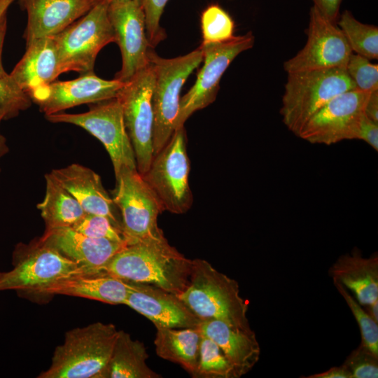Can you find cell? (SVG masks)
Returning <instances> with one entry per match:
<instances>
[{"mask_svg":"<svg viewBox=\"0 0 378 378\" xmlns=\"http://www.w3.org/2000/svg\"><path fill=\"white\" fill-rule=\"evenodd\" d=\"M108 16L122 56V67L114 78L126 83L149 62L148 54L152 48L142 4L135 1L110 3Z\"/></svg>","mask_w":378,"mask_h":378,"instance_id":"obj_15","label":"cell"},{"mask_svg":"<svg viewBox=\"0 0 378 378\" xmlns=\"http://www.w3.org/2000/svg\"><path fill=\"white\" fill-rule=\"evenodd\" d=\"M41 239L76 262L88 274L102 272V267L127 244L90 237L70 227L46 229Z\"/></svg>","mask_w":378,"mask_h":378,"instance_id":"obj_18","label":"cell"},{"mask_svg":"<svg viewBox=\"0 0 378 378\" xmlns=\"http://www.w3.org/2000/svg\"><path fill=\"white\" fill-rule=\"evenodd\" d=\"M329 276L353 293L358 303L365 306L378 300V255L364 257L355 247L340 255L330 266Z\"/></svg>","mask_w":378,"mask_h":378,"instance_id":"obj_21","label":"cell"},{"mask_svg":"<svg viewBox=\"0 0 378 378\" xmlns=\"http://www.w3.org/2000/svg\"><path fill=\"white\" fill-rule=\"evenodd\" d=\"M46 193L36 206L46 229L71 227L85 214L77 200L50 173L45 175Z\"/></svg>","mask_w":378,"mask_h":378,"instance_id":"obj_27","label":"cell"},{"mask_svg":"<svg viewBox=\"0 0 378 378\" xmlns=\"http://www.w3.org/2000/svg\"><path fill=\"white\" fill-rule=\"evenodd\" d=\"M366 312L377 322H378V300L363 306Z\"/></svg>","mask_w":378,"mask_h":378,"instance_id":"obj_41","label":"cell"},{"mask_svg":"<svg viewBox=\"0 0 378 378\" xmlns=\"http://www.w3.org/2000/svg\"><path fill=\"white\" fill-rule=\"evenodd\" d=\"M255 37L251 31L220 43H202L204 64L190 90L180 99L175 130L183 127L195 111L213 103L223 74L236 57L252 48Z\"/></svg>","mask_w":378,"mask_h":378,"instance_id":"obj_12","label":"cell"},{"mask_svg":"<svg viewBox=\"0 0 378 378\" xmlns=\"http://www.w3.org/2000/svg\"><path fill=\"white\" fill-rule=\"evenodd\" d=\"M345 70L355 85V89L372 92L378 90V65L370 59L352 52Z\"/></svg>","mask_w":378,"mask_h":378,"instance_id":"obj_34","label":"cell"},{"mask_svg":"<svg viewBox=\"0 0 378 378\" xmlns=\"http://www.w3.org/2000/svg\"><path fill=\"white\" fill-rule=\"evenodd\" d=\"M197 328L220 347L237 378L251 371L258 362L260 347L253 330H240L220 320L201 321Z\"/></svg>","mask_w":378,"mask_h":378,"instance_id":"obj_22","label":"cell"},{"mask_svg":"<svg viewBox=\"0 0 378 378\" xmlns=\"http://www.w3.org/2000/svg\"><path fill=\"white\" fill-rule=\"evenodd\" d=\"M97 104L85 113L59 112L46 117L51 122L68 123L82 127L99 139L111 158L115 174L123 167L136 169L119 99L115 97Z\"/></svg>","mask_w":378,"mask_h":378,"instance_id":"obj_11","label":"cell"},{"mask_svg":"<svg viewBox=\"0 0 378 378\" xmlns=\"http://www.w3.org/2000/svg\"><path fill=\"white\" fill-rule=\"evenodd\" d=\"M304 47L284 63L286 72L345 69L352 51L342 31L315 6L309 13Z\"/></svg>","mask_w":378,"mask_h":378,"instance_id":"obj_14","label":"cell"},{"mask_svg":"<svg viewBox=\"0 0 378 378\" xmlns=\"http://www.w3.org/2000/svg\"><path fill=\"white\" fill-rule=\"evenodd\" d=\"M342 365L352 378L378 377V356L361 344L349 354Z\"/></svg>","mask_w":378,"mask_h":378,"instance_id":"obj_35","label":"cell"},{"mask_svg":"<svg viewBox=\"0 0 378 378\" xmlns=\"http://www.w3.org/2000/svg\"><path fill=\"white\" fill-rule=\"evenodd\" d=\"M129 289L128 281L101 272L66 278L44 289L41 295H65L111 304H125Z\"/></svg>","mask_w":378,"mask_h":378,"instance_id":"obj_24","label":"cell"},{"mask_svg":"<svg viewBox=\"0 0 378 378\" xmlns=\"http://www.w3.org/2000/svg\"><path fill=\"white\" fill-rule=\"evenodd\" d=\"M0 274H1V272H0Z\"/></svg>","mask_w":378,"mask_h":378,"instance_id":"obj_44","label":"cell"},{"mask_svg":"<svg viewBox=\"0 0 378 378\" xmlns=\"http://www.w3.org/2000/svg\"><path fill=\"white\" fill-rule=\"evenodd\" d=\"M370 92L352 89L334 97L307 121L298 136L310 144L327 146L356 139Z\"/></svg>","mask_w":378,"mask_h":378,"instance_id":"obj_13","label":"cell"},{"mask_svg":"<svg viewBox=\"0 0 378 378\" xmlns=\"http://www.w3.org/2000/svg\"><path fill=\"white\" fill-rule=\"evenodd\" d=\"M203 57L200 47L171 59L161 57L154 48H150L148 57L155 76L152 94L153 156L164 148L174 133L181 88L203 61Z\"/></svg>","mask_w":378,"mask_h":378,"instance_id":"obj_4","label":"cell"},{"mask_svg":"<svg viewBox=\"0 0 378 378\" xmlns=\"http://www.w3.org/2000/svg\"><path fill=\"white\" fill-rule=\"evenodd\" d=\"M144 344L129 333L118 330V336L101 378H159L160 374L147 365Z\"/></svg>","mask_w":378,"mask_h":378,"instance_id":"obj_25","label":"cell"},{"mask_svg":"<svg viewBox=\"0 0 378 378\" xmlns=\"http://www.w3.org/2000/svg\"><path fill=\"white\" fill-rule=\"evenodd\" d=\"M157 355L180 365L193 377L198 363L202 333L198 328H156Z\"/></svg>","mask_w":378,"mask_h":378,"instance_id":"obj_26","label":"cell"},{"mask_svg":"<svg viewBox=\"0 0 378 378\" xmlns=\"http://www.w3.org/2000/svg\"><path fill=\"white\" fill-rule=\"evenodd\" d=\"M15 0H0V110L4 120L15 117L31 106V99L8 74L2 64V48L6 29V13Z\"/></svg>","mask_w":378,"mask_h":378,"instance_id":"obj_28","label":"cell"},{"mask_svg":"<svg viewBox=\"0 0 378 378\" xmlns=\"http://www.w3.org/2000/svg\"><path fill=\"white\" fill-rule=\"evenodd\" d=\"M314 6L328 20L337 23L342 0H312Z\"/></svg>","mask_w":378,"mask_h":378,"instance_id":"obj_38","label":"cell"},{"mask_svg":"<svg viewBox=\"0 0 378 378\" xmlns=\"http://www.w3.org/2000/svg\"><path fill=\"white\" fill-rule=\"evenodd\" d=\"M184 126L175 130L164 148L153 158L143 178L158 198L164 211L186 213L192 206L189 185L190 162Z\"/></svg>","mask_w":378,"mask_h":378,"instance_id":"obj_9","label":"cell"},{"mask_svg":"<svg viewBox=\"0 0 378 378\" xmlns=\"http://www.w3.org/2000/svg\"><path fill=\"white\" fill-rule=\"evenodd\" d=\"M192 260L167 239L126 244L102 268L122 280L155 286L176 295L187 286Z\"/></svg>","mask_w":378,"mask_h":378,"instance_id":"obj_1","label":"cell"},{"mask_svg":"<svg viewBox=\"0 0 378 378\" xmlns=\"http://www.w3.org/2000/svg\"><path fill=\"white\" fill-rule=\"evenodd\" d=\"M125 84L115 78L102 79L91 72L74 80L53 81L34 90L29 97L48 115L78 105L115 98Z\"/></svg>","mask_w":378,"mask_h":378,"instance_id":"obj_16","label":"cell"},{"mask_svg":"<svg viewBox=\"0 0 378 378\" xmlns=\"http://www.w3.org/2000/svg\"><path fill=\"white\" fill-rule=\"evenodd\" d=\"M118 330L112 323L96 322L65 333L50 366L38 378H101Z\"/></svg>","mask_w":378,"mask_h":378,"instance_id":"obj_3","label":"cell"},{"mask_svg":"<svg viewBox=\"0 0 378 378\" xmlns=\"http://www.w3.org/2000/svg\"><path fill=\"white\" fill-rule=\"evenodd\" d=\"M355 89L345 69L288 73L280 113L291 132L298 136L307 121L332 98Z\"/></svg>","mask_w":378,"mask_h":378,"instance_id":"obj_5","label":"cell"},{"mask_svg":"<svg viewBox=\"0 0 378 378\" xmlns=\"http://www.w3.org/2000/svg\"><path fill=\"white\" fill-rule=\"evenodd\" d=\"M125 304L146 317L156 328H197L201 320L172 293L153 285L128 281Z\"/></svg>","mask_w":378,"mask_h":378,"instance_id":"obj_17","label":"cell"},{"mask_svg":"<svg viewBox=\"0 0 378 378\" xmlns=\"http://www.w3.org/2000/svg\"><path fill=\"white\" fill-rule=\"evenodd\" d=\"M50 174L77 200L85 213L104 216L122 230L118 207L95 172L74 163L52 169Z\"/></svg>","mask_w":378,"mask_h":378,"instance_id":"obj_19","label":"cell"},{"mask_svg":"<svg viewBox=\"0 0 378 378\" xmlns=\"http://www.w3.org/2000/svg\"><path fill=\"white\" fill-rule=\"evenodd\" d=\"M195 378H237L234 369L220 347L202 334Z\"/></svg>","mask_w":378,"mask_h":378,"instance_id":"obj_30","label":"cell"},{"mask_svg":"<svg viewBox=\"0 0 378 378\" xmlns=\"http://www.w3.org/2000/svg\"><path fill=\"white\" fill-rule=\"evenodd\" d=\"M201 29L202 43H220L234 36V22L219 5L211 4L202 13Z\"/></svg>","mask_w":378,"mask_h":378,"instance_id":"obj_31","label":"cell"},{"mask_svg":"<svg viewBox=\"0 0 378 378\" xmlns=\"http://www.w3.org/2000/svg\"><path fill=\"white\" fill-rule=\"evenodd\" d=\"M138 1V2H139V3H141L142 4V1L143 0H110V3L111 4H118V3H123V2H127V1Z\"/></svg>","mask_w":378,"mask_h":378,"instance_id":"obj_43","label":"cell"},{"mask_svg":"<svg viewBox=\"0 0 378 378\" xmlns=\"http://www.w3.org/2000/svg\"><path fill=\"white\" fill-rule=\"evenodd\" d=\"M115 176L113 200L120 211L127 244L165 239L158 225L162 206L137 169L123 167Z\"/></svg>","mask_w":378,"mask_h":378,"instance_id":"obj_8","label":"cell"},{"mask_svg":"<svg viewBox=\"0 0 378 378\" xmlns=\"http://www.w3.org/2000/svg\"><path fill=\"white\" fill-rule=\"evenodd\" d=\"M178 296L201 321L220 320L240 330H252L247 318L248 302L239 294L238 282L205 260H192L189 282Z\"/></svg>","mask_w":378,"mask_h":378,"instance_id":"obj_2","label":"cell"},{"mask_svg":"<svg viewBox=\"0 0 378 378\" xmlns=\"http://www.w3.org/2000/svg\"><path fill=\"white\" fill-rule=\"evenodd\" d=\"M110 0H101L86 14L53 36L60 73L93 72L99 51L116 41L108 16Z\"/></svg>","mask_w":378,"mask_h":378,"instance_id":"obj_7","label":"cell"},{"mask_svg":"<svg viewBox=\"0 0 378 378\" xmlns=\"http://www.w3.org/2000/svg\"><path fill=\"white\" fill-rule=\"evenodd\" d=\"M307 378H352L351 374L343 365L332 367L326 371L311 374Z\"/></svg>","mask_w":378,"mask_h":378,"instance_id":"obj_39","label":"cell"},{"mask_svg":"<svg viewBox=\"0 0 378 378\" xmlns=\"http://www.w3.org/2000/svg\"><path fill=\"white\" fill-rule=\"evenodd\" d=\"M101 0H20L27 13L26 45L52 36L86 14Z\"/></svg>","mask_w":378,"mask_h":378,"instance_id":"obj_20","label":"cell"},{"mask_svg":"<svg viewBox=\"0 0 378 378\" xmlns=\"http://www.w3.org/2000/svg\"><path fill=\"white\" fill-rule=\"evenodd\" d=\"M154 80L153 68L148 62L124 85L117 97L122 108L136 169L141 176L148 171L153 158L152 94Z\"/></svg>","mask_w":378,"mask_h":378,"instance_id":"obj_10","label":"cell"},{"mask_svg":"<svg viewBox=\"0 0 378 378\" xmlns=\"http://www.w3.org/2000/svg\"><path fill=\"white\" fill-rule=\"evenodd\" d=\"M356 321L361 335L360 344L378 356V322L375 321L362 307L356 299L345 287L333 282Z\"/></svg>","mask_w":378,"mask_h":378,"instance_id":"obj_32","label":"cell"},{"mask_svg":"<svg viewBox=\"0 0 378 378\" xmlns=\"http://www.w3.org/2000/svg\"><path fill=\"white\" fill-rule=\"evenodd\" d=\"M11 270L1 272L0 291L16 290L19 295L41 294L57 281L88 274L76 262L39 238L31 244H19L13 254Z\"/></svg>","mask_w":378,"mask_h":378,"instance_id":"obj_6","label":"cell"},{"mask_svg":"<svg viewBox=\"0 0 378 378\" xmlns=\"http://www.w3.org/2000/svg\"><path fill=\"white\" fill-rule=\"evenodd\" d=\"M70 227L90 237L127 244L122 230L104 216L85 213Z\"/></svg>","mask_w":378,"mask_h":378,"instance_id":"obj_33","label":"cell"},{"mask_svg":"<svg viewBox=\"0 0 378 378\" xmlns=\"http://www.w3.org/2000/svg\"><path fill=\"white\" fill-rule=\"evenodd\" d=\"M364 113L369 118L378 122V90L370 92L365 106Z\"/></svg>","mask_w":378,"mask_h":378,"instance_id":"obj_40","label":"cell"},{"mask_svg":"<svg viewBox=\"0 0 378 378\" xmlns=\"http://www.w3.org/2000/svg\"><path fill=\"white\" fill-rule=\"evenodd\" d=\"M169 0H143L146 35L150 46L155 47L166 36V32L160 25V20L165 5Z\"/></svg>","mask_w":378,"mask_h":378,"instance_id":"obj_36","label":"cell"},{"mask_svg":"<svg viewBox=\"0 0 378 378\" xmlns=\"http://www.w3.org/2000/svg\"><path fill=\"white\" fill-rule=\"evenodd\" d=\"M337 24L344 34L352 52L370 59H378V28L364 24L349 10L340 14Z\"/></svg>","mask_w":378,"mask_h":378,"instance_id":"obj_29","label":"cell"},{"mask_svg":"<svg viewBox=\"0 0 378 378\" xmlns=\"http://www.w3.org/2000/svg\"><path fill=\"white\" fill-rule=\"evenodd\" d=\"M4 120L3 114L0 110V122ZM9 151V148L6 144V139L3 134L0 132V160ZM1 172V168H0Z\"/></svg>","mask_w":378,"mask_h":378,"instance_id":"obj_42","label":"cell"},{"mask_svg":"<svg viewBox=\"0 0 378 378\" xmlns=\"http://www.w3.org/2000/svg\"><path fill=\"white\" fill-rule=\"evenodd\" d=\"M356 139L363 140L376 151L378 150V122L362 115L358 128Z\"/></svg>","mask_w":378,"mask_h":378,"instance_id":"obj_37","label":"cell"},{"mask_svg":"<svg viewBox=\"0 0 378 378\" xmlns=\"http://www.w3.org/2000/svg\"><path fill=\"white\" fill-rule=\"evenodd\" d=\"M10 74L28 96L55 81L61 73L53 36L39 38L26 45L24 55Z\"/></svg>","mask_w":378,"mask_h":378,"instance_id":"obj_23","label":"cell"}]
</instances>
